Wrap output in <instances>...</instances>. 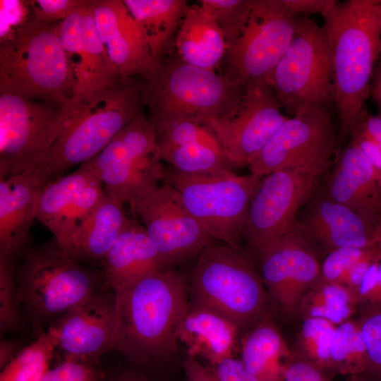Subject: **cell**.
<instances>
[{
    "label": "cell",
    "mask_w": 381,
    "mask_h": 381,
    "mask_svg": "<svg viewBox=\"0 0 381 381\" xmlns=\"http://www.w3.org/2000/svg\"><path fill=\"white\" fill-rule=\"evenodd\" d=\"M291 353L281 333L267 318L245 334L241 344V362L259 381H284Z\"/></svg>",
    "instance_id": "obj_27"
},
{
    "label": "cell",
    "mask_w": 381,
    "mask_h": 381,
    "mask_svg": "<svg viewBox=\"0 0 381 381\" xmlns=\"http://www.w3.org/2000/svg\"><path fill=\"white\" fill-rule=\"evenodd\" d=\"M260 180L233 170L186 174L171 167L166 168L163 179L179 193L187 210L214 240L238 250H241L250 203Z\"/></svg>",
    "instance_id": "obj_9"
},
{
    "label": "cell",
    "mask_w": 381,
    "mask_h": 381,
    "mask_svg": "<svg viewBox=\"0 0 381 381\" xmlns=\"http://www.w3.org/2000/svg\"><path fill=\"white\" fill-rule=\"evenodd\" d=\"M207 367L218 381H259L245 369L239 359L234 357Z\"/></svg>",
    "instance_id": "obj_46"
},
{
    "label": "cell",
    "mask_w": 381,
    "mask_h": 381,
    "mask_svg": "<svg viewBox=\"0 0 381 381\" xmlns=\"http://www.w3.org/2000/svg\"><path fill=\"white\" fill-rule=\"evenodd\" d=\"M159 63L175 37L188 4L185 0H124Z\"/></svg>",
    "instance_id": "obj_29"
},
{
    "label": "cell",
    "mask_w": 381,
    "mask_h": 381,
    "mask_svg": "<svg viewBox=\"0 0 381 381\" xmlns=\"http://www.w3.org/2000/svg\"><path fill=\"white\" fill-rule=\"evenodd\" d=\"M368 358L359 322L346 320L334 332L330 349V369L342 374L365 372Z\"/></svg>",
    "instance_id": "obj_34"
},
{
    "label": "cell",
    "mask_w": 381,
    "mask_h": 381,
    "mask_svg": "<svg viewBox=\"0 0 381 381\" xmlns=\"http://www.w3.org/2000/svg\"><path fill=\"white\" fill-rule=\"evenodd\" d=\"M229 319L207 308L190 303L177 332L178 342L188 358L213 365L233 357L238 332Z\"/></svg>",
    "instance_id": "obj_25"
},
{
    "label": "cell",
    "mask_w": 381,
    "mask_h": 381,
    "mask_svg": "<svg viewBox=\"0 0 381 381\" xmlns=\"http://www.w3.org/2000/svg\"><path fill=\"white\" fill-rule=\"evenodd\" d=\"M289 117L334 107L333 55L329 37L308 15L298 17L294 38L278 64L272 85Z\"/></svg>",
    "instance_id": "obj_8"
},
{
    "label": "cell",
    "mask_w": 381,
    "mask_h": 381,
    "mask_svg": "<svg viewBox=\"0 0 381 381\" xmlns=\"http://www.w3.org/2000/svg\"><path fill=\"white\" fill-rule=\"evenodd\" d=\"M144 105L141 82L133 78L89 96L73 97L65 128L35 169L41 186L99 154Z\"/></svg>",
    "instance_id": "obj_3"
},
{
    "label": "cell",
    "mask_w": 381,
    "mask_h": 381,
    "mask_svg": "<svg viewBox=\"0 0 381 381\" xmlns=\"http://www.w3.org/2000/svg\"><path fill=\"white\" fill-rule=\"evenodd\" d=\"M183 367L186 381H218L210 369L200 360L187 358Z\"/></svg>",
    "instance_id": "obj_50"
},
{
    "label": "cell",
    "mask_w": 381,
    "mask_h": 381,
    "mask_svg": "<svg viewBox=\"0 0 381 381\" xmlns=\"http://www.w3.org/2000/svg\"><path fill=\"white\" fill-rule=\"evenodd\" d=\"M103 381H159L156 377L138 368H123L110 373L105 372Z\"/></svg>",
    "instance_id": "obj_51"
},
{
    "label": "cell",
    "mask_w": 381,
    "mask_h": 381,
    "mask_svg": "<svg viewBox=\"0 0 381 381\" xmlns=\"http://www.w3.org/2000/svg\"><path fill=\"white\" fill-rule=\"evenodd\" d=\"M370 249L341 248L329 252L320 266V279L341 284L349 268Z\"/></svg>",
    "instance_id": "obj_41"
},
{
    "label": "cell",
    "mask_w": 381,
    "mask_h": 381,
    "mask_svg": "<svg viewBox=\"0 0 381 381\" xmlns=\"http://www.w3.org/2000/svg\"><path fill=\"white\" fill-rule=\"evenodd\" d=\"M370 95L377 103L378 110L381 111V56L373 72Z\"/></svg>",
    "instance_id": "obj_52"
},
{
    "label": "cell",
    "mask_w": 381,
    "mask_h": 381,
    "mask_svg": "<svg viewBox=\"0 0 381 381\" xmlns=\"http://www.w3.org/2000/svg\"><path fill=\"white\" fill-rule=\"evenodd\" d=\"M322 17L333 55L337 140L344 142L367 113L365 104L381 56V4L376 0L337 1Z\"/></svg>",
    "instance_id": "obj_1"
},
{
    "label": "cell",
    "mask_w": 381,
    "mask_h": 381,
    "mask_svg": "<svg viewBox=\"0 0 381 381\" xmlns=\"http://www.w3.org/2000/svg\"><path fill=\"white\" fill-rule=\"evenodd\" d=\"M105 372L96 360L64 359L41 381H103Z\"/></svg>",
    "instance_id": "obj_39"
},
{
    "label": "cell",
    "mask_w": 381,
    "mask_h": 381,
    "mask_svg": "<svg viewBox=\"0 0 381 381\" xmlns=\"http://www.w3.org/2000/svg\"><path fill=\"white\" fill-rule=\"evenodd\" d=\"M0 91L61 107L70 102L72 71L56 26L32 17L1 41Z\"/></svg>",
    "instance_id": "obj_4"
},
{
    "label": "cell",
    "mask_w": 381,
    "mask_h": 381,
    "mask_svg": "<svg viewBox=\"0 0 381 381\" xmlns=\"http://www.w3.org/2000/svg\"><path fill=\"white\" fill-rule=\"evenodd\" d=\"M356 302V296L344 285L320 279L301 306L307 318H322L338 325L348 320Z\"/></svg>",
    "instance_id": "obj_32"
},
{
    "label": "cell",
    "mask_w": 381,
    "mask_h": 381,
    "mask_svg": "<svg viewBox=\"0 0 381 381\" xmlns=\"http://www.w3.org/2000/svg\"><path fill=\"white\" fill-rule=\"evenodd\" d=\"M174 43L182 61L212 71L221 64L226 52L224 35L214 18L198 4L188 6Z\"/></svg>",
    "instance_id": "obj_26"
},
{
    "label": "cell",
    "mask_w": 381,
    "mask_h": 381,
    "mask_svg": "<svg viewBox=\"0 0 381 381\" xmlns=\"http://www.w3.org/2000/svg\"><path fill=\"white\" fill-rule=\"evenodd\" d=\"M380 4H381V1H380Z\"/></svg>",
    "instance_id": "obj_58"
},
{
    "label": "cell",
    "mask_w": 381,
    "mask_h": 381,
    "mask_svg": "<svg viewBox=\"0 0 381 381\" xmlns=\"http://www.w3.org/2000/svg\"><path fill=\"white\" fill-rule=\"evenodd\" d=\"M131 211L140 218L167 269L198 256L215 241L166 181Z\"/></svg>",
    "instance_id": "obj_14"
},
{
    "label": "cell",
    "mask_w": 381,
    "mask_h": 381,
    "mask_svg": "<svg viewBox=\"0 0 381 381\" xmlns=\"http://www.w3.org/2000/svg\"><path fill=\"white\" fill-rule=\"evenodd\" d=\"M351 139L361 149L370 164L381 189V149L375 140L356 128L352 132Z\"/></svg>",
    "instance_id": "obj_47"
},
{
    "label": "cell",
    "mask_w": 381,
    "mask_h": 381,
    "mask_svg": "<svg viewBox=\"0 0 381 381\" xmlns=\"http://www.w3.org/2000/svg\"><path fill=\"white\" fill-rule=\"evenodd\" d=\"M336 146L331 111L289 117L248 167L260 179L284 169L325 172Z\"/></svg>",
    "instance_id": "obj_12"
},
{
    "label": "cell",
    "mask_w": 381,
    "mask_h": 381,
    "mask_svg": "<svg viewBox=\"0 0 381 381\" xmlns=\"http://www.w3.org/2000/svg\"><path fill=\"white\" fill-rule=\"evenodd\" d=\"M254 0H199L198 4L214 18L230 49L242 33Z\"/></svg>",
    "instance_id": "obj_36"
},
{
    "label": "cell",
    "mask_w": 381,
    "mask_h": 381,
    "mask_svg": "<svg viewBox=\"0 0 381 381\" xmlns=\"http://www.w3.org/2000/svg\"><path fill=\"white\" fill-rule=\"evenodd\" d=\"M284 381H328L324 370L306 359H292L287 365Z\"/></svg>",
    "instance_id": "obj_44"
},
{
    "label": "cell",
    "mask_w": 381,
    "mask_h": 381,
    "mask_svg": "<svg viewBox=\"0 0 381 381\" xmlns=\"http://www.w3.org/2000/svg\"><path fill=\"white\" fill-rule=\"evenodd\" d=\"M337 326L322 318L305 319L299 336L304 359L324 370L330 369L331 344Z\"/></svg>",
    "instance_id": "obj_37"
},
{
    "label": "cell",
    "mask_w": 381,
    "mask_h": 381,
    "mask_svg": "<svg viewBox=\"0 0 381 381\" xmlns=\"http://www.w3.org/2000/svg\"><path fill=\"white\" fill-rule=\"evenodd\" d=\"M322 173L284 169L261 179L251 199L244 229L243 237L253 250L296 228L297 211Z\"/></svg>",
    "instance_id": "obj_13"
},
{
    "label": "cell",
    "mask_w": 381,
    "mask_h": 381,
    "mask_svg": "<svg viewBox=\"0 0 381 381\" xmlns=\"http://www.w3.org/2000/svg\"><path fill=\"white\" fill-rule=\"evenodd\" d=\"M141 85L152 121L191 119L206 123L230 117L246 90L214 71L189 65L178 56L161 60Z\"/></svg>",
    "instance_id": "obj_7"
},
{
    "label": "cell",
    "mask_w": 381,
    "mask_h": 381,
    "mask_svg": "<svg viewBox=\"0 0 381 381\" xmlns=\"http://www.w3.org/2000/svg\"><path fill=\"white\" fill-rule=\"evenodd\" d=\"M324 195L375 226L381 219V189L375 172L351 140L337 155Z\"/></svg>",
    "instance_id": "obj_20"
},
{
    "label": "cell",
    "mask_w": 381,
    "mask_h": 381,
    "mask_svg": "<svg viewBox=\"0 0 381 381\" xmlns=\"http://www.w3.org/2000/svg\"><path fill=\"white\" fill-rule=\"evenodd\" d=\"M284 6L294 14L308 15L318 13L322 16L338 1L336 0H282Z\"/></svg>",
    "instance_id": "obj_48"
},
{
    "label": "cell",
    "mask_w": 381,
    "mask_h": 381,
    "mask_svg": "<svg viewBox=\"0 0 381 381\" xmlns=\"http://www.w3.org/2000/svg\"><path fill=\"white\" fill-rule=\"evenodd\" d=\"M67 116L66 106L0 91V178L35 171Z\"/></svg>",
    "instance_id": "obj_11"
},
{
    "label": "cell",
    "mask_w": 381,
    "mask_h": 381,
    "mask_svg": "<svg viewBox=\"0 0 381 381\" xmlns=\"http://www.w3.org/2000/svg\"><path fill=\"white\" fill-rule=\"evenodd\" d=\"M16 344L8 341L1 343L0 365L3 368L16 354Z\"/></svg>",
    "instance_id": "obj_53"
},
{
    "label": "cell",
    "mask_w": 381,
    "mask_h": 381,
    "mask_svg": "<svg viewBox=\"0 0 381 381\" xmlns=\"http://www.w3.org/2000/svg\"><path fill=\"white\" fill-rule=\"evenodd\" d=\"M197 258L190 277V303L221 314L239 331L267 318L268 294L261 276L241 250L214 241Z\"/></svg>",
    "instance_id": "obj_6"
},
{
    "label": "cell",
    "mask_w": 381,
    "mask_h": 381,
    "mask_svg": "<svg viewBox=\"0 0 381 381\" xmlns=\"http://www.w3.org/2000/svg\"><path fill=\"white\" fill-rule=\"evenodd\" d=\"M99 37L121 80L144 78L159 66L139 25L123 1L92 0Z\"/></svg>",
    "instance_id": "obj_19"
},
{
    "label": "cell",
    "mask_w": 381,
    "mask_h": 381,
    "mask_svg": "<svg viewBox=\"0 0 381 381\" xmlns=\"http://www.w3.org/2000/svg\"><path fill=\"white\" fill-rule=\"evenodd\" d=\"M282 109L270 85L250 84L231 116L205 124L217 138L231 167L239 169L253 162L289 118Z\"/></svg>",
    "instance_id": "obj_15"
},
{
    "label": "cell",
    "mask_w": 381,
    "mask_h": 381,
    "mask_svg": "<svg viewBox=\"0 0 381 381\" xmlns=\"http://www.w3.org/2000/svg\"><path fill=\"white\" fill-rule=\"evenodd\" d=\"M359 324L366 349L367 370L381 376V306L370 311Z\"/></svg>",
    "instance_id": "obj_40"
},
{
    "label": "cell",
    "mask_w": 381,
    "mask_h": 381,
    "mask_svg": "<svg viewBox=\"0 0 381 381\" xmlns=\"http://www.w3.org/2000/svg\"><path fill=\"white\" fill-rule=\"evenodd\" d=\"M347 381H364L358 375H351L350 378Z\"/></svg>",
    "instance_id": "obj_56"
},
{
    "label": "cell",
    "mask_w": 381,
    "mask_h": 381,
    "mask_svg": "<svg viewBox=\"0 0 381 381\" xmlns=\"http://www.w3.org/2000/svg\"><path fill=\"white\" fill-rule=\"evenodd\" d=\"M85 0H35L30 4L32 17L37 20L52 24V22L69 17L78 10Z\"/></svg>",
    "instance_id": "obj_42"
},
{
    "label": "cell",
    "mask_w": 381,
    "mask_h": 381,
    "mask_svg": "<svg viewBox=\"0 0 381 381\" xmlns=\"http://www.w3.org/2000/svg\"><path fill=\"white\" fill-rule=\"evenodd\" d=\"M85 162L102 181L106 195L128 204L131 210L159 185V180L144 170L117 134Z\"/></svg>",
    "instance_id": "obj_24"
},
{
    "label": "cell",
    "mask_w": 381,
    "mask_h": 381,
    "mask_svg": "<svg viewBox=\"0 0 381 381\" xmlns=\"http://www.w3.org/2000/svg\"><path fill=\"white\" fill-rule=\"evenodd\" d=\"M56 349L52 334L46 329L1 368L0 381H41L50 368Z\"/></svg>",
    "instance_id": "obj_33"
},
{
    "label": "cell",
    "mask_w": 381,
    "mask_h": 381,
    "mask_svg": "<svg viewBox=\"0 0 381 381\" xmlns=\"http://www.w3.org/2000/svg\"><path fill=\"white\" fill-rule=\"evenodd\" d=\"M97 179L95 171L84 162L73 173L49 181L40 190L36 219L54 234L78 192Z\"/></svg>",
    "instance_id": "obj_30"
},
{
    "label": "cell",
    "mask_w": 381,
    "mask_h": 381,
    "mask_svg": "<svg viewBox=\"0 0 381 381\" xmlns=\"http://www.w3.org/2000/svg\"><path fill=\"white\" fill-rule=\"evenodd\" d=\"M0 2V39L2 41L23 26L30 18H27L25 1L1 0Z\"/></svg>",
    "instance_id": "obj_43"
},
{
    "label": "cell",
    "mask_w": 381,
    "mask_h": 381,
    "mask_svg": "<svg viewBox=\"0 0 381 381\" xmlns=\"http://www.w3.org/2000/svg\"><path fill=\"white\" fill-rule=\"evenodd\" d=\"M42 186L36 171L0 178V255L16 258L29 249Z\"/></svg>",
    "instance_id": "obj_22"
},
{
    "label": "cell",
    "mask_w": 381,
    "mask_h": 381,
    "mask_svg": "<svg viewBox=\"0 0 381 381\" xmlns=\"http://www.w3.org/2000/svg\"><path fill=\"white\" fill-rule=\"evenodd\" d=\"M102 261L104 279L114 293L145 276L168 270L143 224L133 219Z\"/></svg>",
    "instance_id": "obj_23"
},
{
    "label": "cell",
    "mask_w": 381,
    "mask_h": 381,
    "mask_svg": "<svg viewBox=\"0 0 381 381\" xmlns=\"http://www.w3.org/2000/svg\"><path fill=\"white\" fill-rule=\"evenodd\" d=\"M158 147L202 143L222 150L212 130L204 123L191 119H169L152 121Z\"/></svg>",
    "instance_id": "obj_35"
},
{
    "label": "cell",
    "mask_w": 381,
    "mask_h": 381,
    "mask_svg": "<svg viewBox=\"0 0 381 381\" xmlns=\"http://www.w3.org/2000/svg\"><path fill=\"white\" fill-rule=\"evenodd\" d=\"M373 236L376 246L380 249L381 253V219L377 222L374 226Z\"/></svg>",
    "instance_id": "obj_55"
},
{
    "label": "cell",
    "mask_w": 381,
    "mask_h": 381,
    "mask_svg": "<svg viewBox=\"0 0 381 381\" xmlns=\"http://www.w3.org/2000/svg\"><path fill=\"white\" fill-rule=\"evenodd\" d=\"M298 17L282 0H254L242 33L225 53L220 75L243 87L250 84L271 86L274 69L294 38Z\"/></svg>",
    "instance_id": "obj_10"
},
{
    "label": "cell",
    "mask_w": 381,
    "mask_h": 381,
    "mask_svg": "<svg viewBox=\"0 0 381 381\" xmlns=\"http://www.w3.org/2000/svg\"><path fill=\"white\" fill-rule=\"evenodd\" d=\"M372 305L376 307L381 306V262L379 263L378 281L376 291L373 299Z\"/></svg>",
    "instance_id": "obj_54"
},
{
    "label": "cell",
    "mask_w": 381,
    "mask_h": 381,
    "mask_svg": "<svg viewBox=\"0 0 381 381\" xmlns=\"http://www.w3.org/2000/svg\"><path fill=\"white\" fill-rule=\"evenodd\" d=\"M114 294V349L140 365L172 357L179 344V326L190 304L184 277L164 270Z\"/></svg>",
    "instance_id": "obj_2"
},
{
    "label": "cell",
    "mask_w": 381,
    "mask_h": 381,
    "mask_svg": "<svg viewBox=\"0 0 381 381\" xmlns=\"http://www.w3.org/2000/svg\"><path fill=\"white\" fill-rule=\"evenodd\" d=\"M16 258L0 255L1 332H13L21 325L17 298Z\"/></svg>",
    "instance_id": "obj_38"
},
{
    "label": "cell",
    "mask_w": 381,
    "mask_h": 381,
    "mask_svg": "<svg viewBox=\"0 0 381 381\" xmlns=\"http://www.w3.org/2000/svg\"><path fill=\"white\" fill-rule=\"evenodd\" d=\"M47 329L64 359L96 360L114 349L115 295L99 293L64 314Z\"/></svg>",
    "instance_id": "obj_18"
},
{
    "label": "cell",
    "mask_w": 381,
    "mask_h": 381,
    "mask_svg": "<svg viewBox=\"0 0 381 381\" xmlns=\"http://www.w3.org/2000/svg\"><path fill=\"white\" fill-rule=\"evenodd\" d=\"M73 79V96L86 97L119 83V71L101 42L92 0L56 25Z\"/></svg>",
    "instance_id": "obj_17"
},
{
    "label": "cell",
    "mask_w": 381,
    "mask_h": 381,
    "mask_svg": "<svg viewBox=\"0 0 381 381\" xmlns=\"http://www.w3.org/2000/svg\"><path fill=\"white\" fill-rule=\"evenodd\" d=\"M162 160L179 172L186 174H209L233 168L224 152L202 143L158 147Z\"/></svg>",
    "instance_id": "obj_31"
},
{
    "label": "cell",
    "mask_w": 381,
    "mask_h": 381,
    "mask_svg": "<svg viewBox=\"0 0 381 381\" xmlns=\"http://www.w3.org/2000/svg\"><path fill=\"white\" fill-rule=\"evenodd\" d=\"M381 256L380 249L376 246L370 249L360 260L352 265L342 279L341 284L346 286L357 298L361 284L370 265Z\"/></svg>",
    "instance_id": "obj_45"
},
{
    "label": "cell",
    "mask_w": 381,
    "mask_h": 381,
    "mask_svg": "<svg viewBox=\"0 0 381 381\" xmlns=\"http://www.w3.org/2000/svg\"><path fill=\"white\" fill-rule=\"evenodd\" d=\"M375 141H376V143H377V145H379V147L381 149V132L380 133V134L377 137Z\"/></svg>",
    "instance_id": "obj_57"
},
{
    "label": "cell",
    "mask_w": 381,
    "mask_h": 381,
    "mask_svg": "<svg viewBox=\"0 0 381 381\" xmlns=\"http://www.w3.org/2000/svg\"><path fill=\"white\" fill-rule=\"evenodd\" d=\"M270 301L286 312L301 306L320 279V265L296 228L255 251Z\"/></svg>",
    "instance_id": "obj_16"
},
{
    "label": "cell",
    "mask_w": 381,
    "mask_h": 381,
    "mask_svg": "<svg viewBox=\"0 0 381 381\" xmlns=\"http://www.w3.org/2000/svg\"><path fill=\"white\" fill-rule=\"evenodd\" d=\"M100 283L99 274L54 238L24 254L16 272L18 302L38 337L49 321H55L100 293Z\"/></svg>",
    "instance_id": "obj_5"
},
{
    "label": "cell",
    "mask_w": 381,
    "mask_h": 381,
    "mask_svg": "<svg viewBox=\"0 0 381 381\" xmlns=\"http://www.w3.org/2000/svg\"><path fill=\"white\" fill-rule=\"evenodd\" d=\"M380 260L381 256L377 258L368 269L358 292V301L372 303L377 285Z\"/></svg>",
    "instance_id": "obj_49"
},
{
    "label": "cell",
    "mask_w": 381,
    "mask_h": 381,
    "mask_svg": "<svg viewBox=\"0 0 381 381\" xmlns=\"http://www.w3.org/2000/svg\"><path fill=\"white\" fill-rule=\"evenodd\" d=\"M123 205L105 194L66 252L80 260H102L131 220Z\"/></svg>",
    "instance_id": "obj_28"
},
{
    "label": "cell",
    "mask_w": 381,
    "mask_h": 381,
    "mask_svg": "<svg viewBox=\"0 0 381 381\" xmlns=\"http://www.w3.org/2000/svg\"><path fill=\"white\" fill-rule=\"evenodd\" d=\"M296 229L304 238L329 252L341 248L370 249L376 246L374 226L347 207L324 195L308 206L301 224Z\"/></svg>",
    "instance_id": "obj_21"
}]
</instances>
